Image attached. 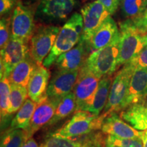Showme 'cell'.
<instances>
[{
	"instance_id": "cell-1",
	"label": "cell",
	"mask_w": 147,
	"mask_h": 147,
	"mask_svg": "<svg viewBox=\"0 0 147 147\" xmlns=\"http://www.w3.org/2000/svg\"><path fill=\"white\" fill-rule=\"evenodd\" d=\"M83 27V18L81 14L75 12L61 28L52 50L42 65L49 68L60 55L76 47L81 40Z\"/></svg>"
},
{
	"instance_id": "cell-2",
	"label": "cell",
	"mask_w": 147,
	"mask_h": 147,
	"mask_svg": "<svg viewBox=\"0 0 147 147\" xmlns=\"http://www.w3.org/2000/svg\"><path fill=\"white\" fill-rule=\"evenodd\" d=\"M119 34L117 68L131 62L147 46V32L139 30L131 20L119 24Z\"/></svg>"
},
{
	"instance_id": "cell-3",
	"label": "cell",
	"mask_w": 147,
	"mask_h": 147,
	"mask_svg": "<svg viewBox=\"0 0 147 147\" xmlns=\"http://www.w3.org/2000/svg\"><path fill=\"white\" fill-rule=\"evenodd\" d=\"M106 116V114L103 113L97 116L84 110L76 111L70 120L51 135L68 139L82 136L93 131L101 129L103 121Z\"/></svg>"
},
{
	"instance_id": "cell-4",
	"label": "cell",
	"mask_w": 147,
	"mask_h": 147,
	"mask_svg": "<svg viewBox=\"0 0 147 147\" xmlns=\"http://www.w3.org/2000/svg\"><path fill=\"white\" fill-rule=\"evenodd\" d=\"M119 39V32L109 45L90 53L86 60L84 65L100 79L111 76L117 70Z\"/></svg>"
},
{
	"instance_id": "cell-5",
	"label": "cell",
	"mask_w": 147,
	"mask_h": 147,
	"mask_svg": "<svg viewBox=\"0 0 147 147\" xmlns=\"http://www.w3.org/2000/svg\"><path fill=\"white\" fill-rule=\"evenodd\" d=\"M136 66L131 62L123 65L113 80L108 102L103 114L122 110L125 106L129 89V84Z\"/></svg>"
},
{
	"instance_id": "cell-6",
	"label": "cell",
	"mask_w": 147,
	"mask_h": 147,
	"mask_svg": "<svg viewBox=\"0 0 147 147\" xmlns=\"http://www.w3.org/2000/svg\"><path fill=\"white\" fill-rule=\"evenodd\" d=\"M100 78L83 65L79 71L73 93L76 100V111H89L93 104Z\"/></svg>"
},
{
	"instance_id": "cell-7",
	"label": "cell",
	"mask_w": 147,
	"mask_h": 147,
	"mask_svg": "<svg viewBox=\"0 0 147 147\" xmlns=\"http://www.w3.org/2000/svg\"><path fill=\"white\" fill-rule=\"evenodd\" d=\"M61 30L59 27H42L31 38L30 56L37 65H41L52 50Z\"/></svg>"
},
{
	"instance_id": "cell-8",
	"label": "cell",
	"mask_w": 147,
	"mask_h": 147,
	"mask_svg": "<svg viewBox=\"0 0 147 147\" xmlns=\"http://www.w3.org/2000/svg\"><path fill=\"white\" fill-rule=\"evenodd\" d=\"M34 16L32 10L18 2L11 20L10 38L28 42L34 35Z\"/></svg>"
},
{
	"instance_id": "cell-9",
	"label": "cell",
	"mask_w": 147,
	"mask_h": 147,
	"mask_svg": "<svg viewBox=\"0 0 147 147\" xmlns=\"http://www.w3.org/2000/svg\"><path fill=\"white\" fill-rule=\"evenodd\" d=\"M27 42L10 38L8 45L1 50V78L3 76L8 77L14 67L30 55Z\"/></svg>"
},
{
	"instance_id": "cell-10",
	"label": "cell",
	"mask_w": 147,
	"mask_h": 147,
	"mask_svg": "<svg viewBox=\"0 0 147 147\" xmlns=\"http://www.w3.org/2000/svg\"><path fill=\"white\" fill-rule=\"evenodd\" d=\"M83 18V32L81 40L87 42L95 31L101 26L108 16V11L98 0L85 4L80 10Z\"/></svg>"
},
{
	"instance_id": "cell-11",
	"label": "cell",
	"mask_w": 147,
	"mask_h": 147,
	"mask_svg": "<svg viewBox=\"0 0 147 147\" xmlns=\"http://www.w3.org/2000/svg\"><path fill=\"white\" fill-rule=\"evenodd\" d=\"M101 131L105 135L121 138L142 139L144 134V131L136 130L127 123L117 112L108 114L103 121Z\"/></svg>"
},
{
	"instance_id": "cell-12",
	"label": "cell",
	"mask_w": 147,
	"mask_h": 147,
	"mask_svg": "<svg viewBox=\"0 0 147 147\" xmlns=\"http://www.w3.org/2000/svg\"><path fill=\"white\" fill-rule=\"evenodd\" d=\"M80 70H59L49 82L47 96L62 98L73 92Z\"/></svg>"
},
{
	"instance_id": "cell-13",
	"label": "cell",
	"mask_w": 147,
	"mask_h": 147,
	"mask_svg": "<svg viewBox=\"0 0 147 147\" xmlns=\"http://www.w3.org/2000/svg\"><path fill=\"white\" fill-rule=\"evenodd\" d=\"M61 99V98L47 97L42 102L38 103L33 115L30 125L25 130L29 139L32 138L33 135L42 127L50 122L55 115Z\"/></svg>"
},
{
	"instance_id": "cell-14",
	"label": "cell",
	"mask_w": 147,
	"mask_h": 147,
	"mask_svg": "<svg viewBox=\"0 0 147 147\" xmlns=\"http://www.w3.org/2000/svg\"><path fill=\"white\" fill-rule=\"evenodd\" d=\"M89 53L87 42L80 40L76 47L60 55L55 64L59 70H80L85 63Z\"/></svg>"
},
{
	"instance_id": "cell-15",
	"label": "cell",
	"mask_w": 147,
	"mask_h": 147,
	"mask_svg": "<svg viewBox=\"0 0 147 147\" xmlns=\"http://www.w3.org/2000/svg\"><path fill=\"white\" fill-rule=\"evenodd\" d=\"M50 77L51 73L48 68L43 65H37L27 86L29 99L38 104L47 98Z\"/></svg>"
},
{
	"instance_id": "cell-16",
	"label": "cell",
	"mask_w": 147,
	"mask_h": 147,
	"mask_svg": "<svg viewBox=\"0 0 147 147\" xmlns=\"http://www.w3.org/2000/svg\"><path fill=\"white\" fill-rule=\"evenodd\" d=\"M119 32L116 22L111 16H108L87 42L89 53H91L106 47L113 41Z\"/></svg>"
},
{
	"instance_id": "cell-17",
	"label": "cell",
	"mask_w": 147,
	"mask_h": 147,
	"mask_svg": "<svg viewBox=\"0 0 147 147\" xmlns=\"http://www.w3.org/2000/svg\"><path fill=\"white\" fill-rule=\"evenodd\" d=\"M75 0H40L38 12L50 19H64L72 12Z\"/></svg>"
},
{
	"instance_id": "cell-18",
	"label": "cell",
	"mask_w": 147,
	"mask_h": 147,
	"mask_svg": "<svg viewBox=\"0 0 147 147\" xmlns=\"http://www.w3.org/2000/svg\"><path fill=\"white\" fill-rule=\"evenodd\" d=\"M119 116L127 123L140 131L147 130V100L132 103L121 110Z\"/></svg>"
},
{
	"instance_id": "cell-19",
	"label": "cell",
	"mask_w": 147,
	"mask_h": 147,
	"mask_svg": "<svg viewBox=\"0 0 147 147\" xmlns=\"http://www.w3.org/2000/svg\"><path fill=\"white\" fill-rule=\"evenodd\" d=\"M144 100H147V67H136L130 81L125 108L132 103Z\"/></svg>"
},
{
	"instance_id": "cell-20",
	"label": "cell",
	"mask_w": 147,
	"mask_h": 147,
	"mask_svg": "<svg viewBox=\"0 0 147 147\" xmlns=\"http://www.w3.org/2000/svg\"><path fill=\"white\" fill-rule=\"evenodd\" d=\"M37 65H38L35 63L29 55L23 61L18 63L9 75L8 79L10 83L27 87Z\"/></svg>"
},
{
	"instance_id": "cell-21",
	"label": "cell",
	"mask_w": 147,
	"mask_h": 147,
	"mask_svg": "<svg viewBox=\"0 0 147 147\" xmlns=\"http://www.w3.org/2000/svg\"><path fill=\"white\" fill-rule=\"evenodd\" d=\"M112 82L113 78H111V76H104L100 79L94 100L89 112L97 116H100V113L104 109L108 102Z\"/></svg>"
},
{
	"instance_id": "cell-22",
	"label": "cell",
	"mask_w": 147,
	"mask_h": 147,
	"mask_svg": "<svg viewBox=\"0 0 147 147\" xmlns=\"http://www.w3.org/2000/svg\"><path fill=\"white\" fill-rule=\"evenodd\" d=\"M37 105V103L34 102L31 99H27L12 119L10 129H27L30 125Z\"/></svg>"
},
{
	"instance_id": "cell-23",
	"label": "cell",
	"mask_w": 147,
	"mask_h": 147,
	"mask_svg": "<svg viewBox=\"0 0 147 147\" xmlns=\"http://www.w3.org/2000/svg\"><path fill=\"white\" fill-rule=\"evenodd\" d=\"M76 100L73 92L65 95L61 99L59 105L52 119L48 123V125H53L59 121L66 118L69 115L76 111Z\"/></svg>"
},
{
	"instance_id": "cell-24",
	"label": "cell",
	"mask_w": 147,
	"mask_h": 147,
	"mask_svg": "<svg viewBox=\"0 0 147 147\" xmlns=\"http://www.w3.org/2000/svg\"><path fill=\"white\" fill-rule=\"evenodd\" d=\"M122 13L128 20L142 17L147 8V0H121Z\"/></svg>"
},
{
	"instance_id": "cell-25",
	"label": "cell",
	"mask_w": 147,
	"mask_h": 147,
	"mask_svg": "<svg viewBox=\"0 0 147 147\" xmlns=\"http://www.w3.org/2000/svg\"><path fill=\"white\" fill-rule=\"evenodd\" d=\"M29 140L27 131L22 129H9L1 138V147H22Z\"/></svg>"
},
{
	"instance_id": "cell-26",
	"label": "cell",
	"mask_w": 147,
	"mask_h": 147,
	"mask_svg": "<svg viewBox=\"0 0 147 147\" xmlns=\"http://www.w3.org/2000/svg\"><path fill=\"white\" fill-rule=\"evenodd\" d=\"M28 97L27 87H24L15 84H11L10 106L9 108V115L18 111L25 101L27 100Z\"/></svg>"
},
{
	"instance_id": "cell-27",
	"label": "cell",
	"mask_w": 147,
	"mask_h": 147,
	"mask_svg": "<svg viewBox=\"0 0 147 147\" xmlns=\"http://www.w3.org/2000/svg\"><path fill=\"white\" fill-rule=\"evenodd\" d=\"M10 82L8 77L3 76L0 82V112L1 121L9 115L10 106Z\"/></svg>"
},
{
	"instance_id": "cell-28",
	"label": "cell",
	"mask_w": 147,
	"mask_h": 147,
	"mask_svg": "<svg viewBox=\"0 0 147 147\" xmlns=\"http://www.w3.org/2000/svg\"><path fill=\"white\" fill-rule=\"evenodd\" d=\"M105 147H144L142 139L121 138L106 135L104 138Z\"/></svg>"
},
{
	"instance_id": "cell-29",
	"label": "cell",
	"mask_w": 147,
	"mask_h": 147,
	"mask_svg": "<svg viewBox=\"0 0 147 147\" xmlns=\"http://www.w3.org/2000/svg\"><path fill=\"white\" fill-rule=\"evenodd\" d=\"M84 142L73 139L57 137L51 134L39 147H83Z\"/></svg>"
},
{
	"instance_id": "cell-30",
	"label": "cell",
	"mask_w": 147,
	"mask_h": 147,
	"mask_svg": "<svg viewBox=\"0 0 147 147\" xmlns=\"http://www.w3.org/2000/svg\"><path fill=\"white\" fill-rule=\"evenodd\" d=\"M10 36V20L7 18H2L0 21V49H4L8 45Z\"/></svg>"
},
{
	"instance_id": "cell-31",
	"label": "cell",
	"mask_w": 147,
	"mask_h": 147,
	"mask_svg": "<svg viewBox=\"0 0 147 147\" xmlns=\"http://www.w3.org/2000/svg\"><path fill=\"white\" fill-rule=\"evenodd\" d=\"M83 147H105L104 138L102 137L101 134H96L84 142Z\"/></svg>"
},
{
	"instance_id": "cell-32",
	"label": "cell",
	"mask_w": 147,
	"mask_h": 147,
	"mask_svg": "<svg viewBox=\"0 0 147 147\" xmlns=\"http://www.w3.org/2000/svg\"><path fill=\"white\" fill-rule=\"evenodd\" d=\"M131 63L136 67H147V46L136 57L131 61Z\"/></svg>"
},
{
	"instance_id": "cell-33",
	"label": "cell",
	"mask_w": 147,
	"mask_h": 147,
	"mask_svg": "<svg viewBox=\"0 0 147 147\" xmlns=\"http://www.w3.org/2000/svg\"><path fill=\"white\" fill-rule=\"evenodd\" d=\"M98 1H100L104 5L110 15H113L115 13L121 3V0H98Z\"/></svg>"
},
{
	"instance_id": "cell-34",
	"label": "cell",
	"mask_w": 147,
	"mask_h": 147,
	"mask_svg": "<svg viewBox=\"0 0 147 147\" xmlns=\"http://www.w3.org/2000/svg\"><path fill=\"white\" fill-rule=\"evenodd\" d=\"M139 30L143 32H147V8L142 17L136 20H131Z\"/></svg>"
},
{
	"instance_id": "cell-35",
	"label": "cell",
	"mask_w": 147,
	"mask_h": 147,
	"mask_svg": "<svg viewBox=\"0 0 147 147\" xmlns=\"http://www.w3.org/2000/svg\"><path fill=\"white\" fill-rule=\"evenodd\" d=\"M14 5V0H0V14L8 13Z\"/></svg>"
},
{
	"instance_id": "cell-36",
	"label": "cell",
	"mask_w": 147,
	"mask_h": 147,
	"mask_svg": "<svg viewBox=\"0 0 147 147\" xmlns=\"http://www.w3.org/2000/svg\"><path fill=\"white\" fill-rule=\"evenodd\" d=\"M22 147H39V146H38V143H37L36 140H35V139L33 138H31L27 140L26 142H25V144L22 146Z\"/></svg>"
},
{
	"instance_id": "cell-37",
	"label": "cell",
	"mask_w": 147,
	"mask_h": 147,
	"mask_svg": "<svg viewBox=\"0 0 147 147\" xmlns=\"http://www.w3.org/2000/svg\"><path fill=\"white\" fill-rule=\"evenodd\" d=\"M142 140V142H143V146L147 147V130L144 131Z\"/></svg>"
}]
</instances>
